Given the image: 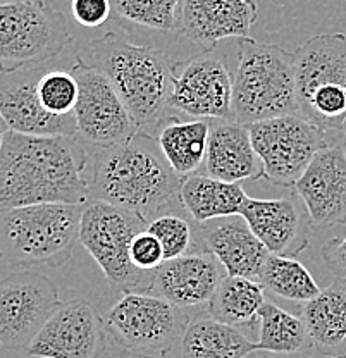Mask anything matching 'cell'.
I'll use <instances>...</instances> for the list:
<instances>
[{"label": "cell", "mask_w": 346, "mask_h": 358, "mask_svg": "<svg viewBox=\"0 0 346 358\" xmlns=\"http://www.w3.org/2000/svg\"><path fill=\"white\" fill-rule=\"evenodd\" d=\"M254 352L255 343L241 334L238 327L202 312L189 317L180 341L167 358H245Z\"/></svg>", "instance_id": "cell-22"}, {"label": "cell", "mask_w": 346, "mask_h": 358, "mask_svg": "<svg viewBox=\"0 0 346 358\" xmlns=\"http://www.w3.org/2000/svg\"><path fill=\"white\" fill-rule=\"evenodd\" d=\"M59 305L57 285L40 272L21 268L0 279V345L26 352Z\"/></svg>", "instance_id": "cell-11"}, {"label": "cell", "mask_w": 346, "mask_h": 358, "mask_svg": "<svg viewBox=\"0 0 346 358\" xmlns=\"http://www.w3.org/2000/svg\"><path fill=\"white\" fill-rule=\"evenodd\" d=\"M3 2H14V0H0V3H3Z\"/></svg>", "instance_id": "cell-40"}, {"label": "cell", "mask_w": 346, "mask_h": 358, "mask_svg": "<svg viewBox=\"0 0 346 358\" xmlns=\"http://www.w3.org/2000/svg\"><path fill=\"white\" fill-rule=\"evenodd\" d=\"M257 20L255 0H183L178 29L192 43L212 48L226 38H248Z\"/></svg>", "instance_id": "cell-19"}, {"label": "cell", "mask_w": 346, "mask_h": 358, "mask_svg": "<svg viewBox=\"0 0 346 358\" xmlns=\"http://www.w3.org/2000/svg\"><path fill=\"white\" fill-rule=\"evenodd\" d=\"M9 131V126L6 124L3 117L0 115V150H2V143H3V138H6V133Z\"/></svg>", "instance_id": "cell-36"}, {"label": "cell", "mask_w": 346, "mask_h": 358, "mask_svg": "<svg viewBox=\"0 0 346 358\" xmlns=\"http://www.w3.org/2000/svg\"><path fill=\"white\" fill-rule=\"evenodd\" d=\"M85 203H33L0 208V260L17 268L61 267L80 241Z\"/></svg>", "instance_id": "cell-4"}, {"label": "cell", "mask_w": 346, "mask_h": 358, "mask_svg": "<svg viewBox=\"0 0 346 358\" xmlns=\"http://www.w3.org/2000/svg\"><path fill=\"white\" fill-rule=\"evenodd\" d=\"M113 83L138 128L157 126L169 107L176 62L150 45H136L115 33L92 40L76 55Z\"/></svg>", "instance_id": "cell-3"}, {"label": "cell", "mask_w": 346, "mask_h": 358, "mask_svg": "<svg viewBox=\"0 0 346 358\" xmlns=\"http://www.w3.org/2000/svg\"><path fill=\"white\" fill-rule=\"evenodd\" d=\"M117 358H162V357L147 355V353H138V352H131V350H126V352L121 353Z\"/></svg>", "instance_id": "cell-35"}, {"label": "cell", "mask_w": 346, "mask_h": 358, "mask_svg": "<svg viewBox=\"0 0 346 358\" xmlns=\"http://www.w3.org/2000/svg\"><path fill=\"white\" fill-rule=\"evenodd\" d=\"M129 257H131L135 267L143 272H154L166 262L161 241L147 229L135 234L131 246H129Z\"/></svg>", "instance_id": "cell-32"}, {"label": "cell", "mask_w": 346, "mask_h": 358, "mask_svg": "<svg viewBox=\"0 0 346 358\" xmlns=\"http://www.w3.org/2000/svg\"><path fill=\"white\" fill-rule=\"evenodd\" d=\"M298 112L322 128L346 124V35L321 33L295 52Z\"/></svg>", "instance_id": "cell-6"}, {"label": "cell", "mask_w": 346, "mask_h": 358, "mask_svg": "<svg viewBox=\"0 0 346 358\" xmlns=\"http://www.w3.org/2000/svg\"><path fill=\"white\" fill-rule=\"evenodd\" d=\"M210 122L212 119L183 121L180 117H162L155 126V140L167 162L181 178L199 173L206 164Z\"/></svg>", "instance_id": "cell-24"}, {"label": "cell", "mask_w": 346, "mask_h": 358, "mask_svg": "<svg viewBox=\"0 0 346 358\" xmlns=\"http://www.w3.org/2000/svg\"><path fill=\"white\" fill-rule=\"evenodd\" d=\"M259 326L257 352L293 355L303 350L308 343L303 319L282 310L271 301H266L260 308Z\"/></svg>", "instance_id": "cell-28"}, {"label": "cell", "mask_w": 346, "mask_h": 358, "mask_svg": "<svg viewBox=\"0 0 346 358\" xmlns=\"http://www.w3.org/2000/svg\"><path fill=\"white\" fill-rule=\"evenodd\" d=\"M143 229L147 219L136 212L95 199L83 205L80 243L102 268L109 285L122 293L150 291L154 272L136 268L129 257L133 238Z\"/></svg>", "instance_id": "cell-7"}, {"label": "cell", "mask_w": 346, "mask_h": 358, "mask_svg": "<svg viewBox=\"0 0 346 358\" xmlns=\"http://www.w3.org/2000/svg\"><path fill=\"white\" fill-rule=\"evenodd\" d=\"M324 358H346V353H345V355H327Z\"/></svg>", "instance_id": "cell-39"}, {"label": "cell", "mask_w": 346, "mask_h": 358, "mask_svg": "<svg viewBox=\"0 0 346 358\" xmlns=\"http://www.w3.org/2000/svg\"><path fill=\"white\" fill-rule=\"evenodd\" d=\"M71 73L80 85L74 107L78 136L99 148L129 140L138 131L124 100L100 71L76 59Z\"/></svg>", "instance_id": "cell-13"}, {"label": "cell", "mask_w": 346, "mask_h": 358, "mask_svg": "<svg viewBox=\"0 0 346 358\" xmlns=\"http://www.w3.org/2000/svg\"><path fill=\"white\" fill-rule=\"evenodd\" d=\"M255 353H257V352L250 353V355H247L245 358H274V357H271L267 352H264V355H255Z\"/></svg>", "instance_id": "cell-37"}, {"label": "cell", "mask_w": 346, "mask_h": 358, "mask_svg": "<svg viewBox=\"0 0 346 358\" xmlns=\"http://www.w3.org/2000/svg\"><path fill=\"white\" fill-rule=\"evenodd\" d=\"M181 182L157 140L140 129L129 140L99 147L90 157V199L136 212L147 221L180 200Z\"/></svg>", "instance_id": "cell-2"}, {"label": "cell", "mask_w": 346, "mask_h": 358, "mask_svg": "<svg viewBox=\"0 0 346 358\" xmlns=\"http://www.w3.org/2000/svg\"><path fill=\"white\" fill-rule=\"evenodd\" d=\"M80 85L71 71H47L38 80V96L42 106L55 115L74 114Z\"/></svg>", "instance_id": "cell-31"}, {"label": "cell", "mask_w": 346, "mask_h": 358, "mask_svg": "<svg viewBox=\"0 0 346 358\" xmlns=\"http://www.w3.org/2000/svg\"><path fill=\"white\" fill-rule=\"evenodd\" d=\"M189 315L154 293L128 291L103 315L107 331L126 350L167 358Z\"/></svg>", "instance_id": "cell-9"}, {"label": "cell", "mask_w": 346, "mask_h": 358, "mask_svg": "<svg viewBox=\"0 0 346 358\" xmlns=\"http://www.w3.org/2000/svg\"><path fill=\"white\" fill-rule=\"evenodd\" d=\"M264 303L266 298L260 281L241 275H226L207 303V312L229 326H254L259 322Z\"/></svg>", "instance_id": "cell-26"}, {"label": "cell", "mask_w": 346, "mask_h": 358, "mask_svg": "<svg viewBox=\"0 0 346 358\" xmlns=\"http://www.w3.org/2000/svg\"><path fill=\"white\" fill-rule=\"evenodd\" d=\"M181 201H174L167 208L147 221V231L161 241L166 260L178 259L195 252H206L200 236V224L183 212Z\"/></svg>", "instance_id": "cell-27"}, {"label": "cell", "mask_w": 346, "mask_h": 358, "mask_svg": "<svg viewBox=\"0 0 346 358\" xmlns=\"http://www.w3.org/2000/svg\"><path fill=\"white\" fill-rule=\"evenodd\" d=\"M203 171L208 176L228 182L262 179L264 167L252 143L248 126L212 119Z\"/></svg>", "instance_id": "cell-21"}, {"label": "cell", "mask_w": 346, "mask_h": 358, "mask_svg": "<svg viewBox=\"0 0 346 358\" xmlns=\"http://www.w3.org/2000/svg\"><path fill=\"white\" fill-rule=\"evenodd\" d=\"M321 255L326 267L334 275L346 278V234L343 238H333L322 246Z\"/></svg>", "instance_id": "cell-34"}, {"label": "cell", "mask_w": 346, "mask_h": 358, "mask_svg": "<svg viewBox=\"0 0 346 358\" xmlns=\"http://www.w3.org/2000/svg\"><path fill=\"white\" fill-rule=\"evenodd\" d=\"M284 114H300L295 54L250 36L240 38L233 73V121L250 126Z\"/></svg>", "instance_id": "cell-5"}, {"label": "cell", "mask_w": 346, "mask_h": 358, "mask_svg": "<svg viewBox=\"0 0 346 358\" xmlns=\"http://www.w3.org/2000/svg\"><path fill=\"white\" fill-rule=\"evenodd\" d=\"M117 21L154 31L169 33L180 28L183 0H110Z\"/></svg>", "instance_id": "cell-30"}, {"label": "cell", "mask_w": 346, "mask_h": 358, "mask_svg": "<svg viewBox=\"0 0 346 358\" xmlns=\"http://www.w3.org/2000/svg\"><path fill=\"white\" fill-rule=\"evenodd\" d=\"M312 229L346 224V152L340 145L324 147L295 185Z\"/></svg>", "instance_id": "cell-16"}, {"label": "cell", "mask_w": 346, "mask_h": 358, "mask_svg": "<svg viewBox=\"0 0 346 358\" xmlns=\"http://www.w3.org/2000/svg\"><path fill=\"white\" fill-rule=\"evenodd\" d=\"M106 348L103 317L90 301L74 298L48 317L26 353L33 358H99Z\"/></svg>", "instance_id": "cell-14"}, {"label": "cell", "mask_w": 346, "mask_h": 358, "mask_svg": "<svg viewBox=\"0 0 346 358\" xmlns=\"http://www.w3.org/2000/svg\"><path fill=\"white\" fill-rule=\"evenodd\" d=\"M240 214L271 253L296 259L308 248L312 224L296 196L273 200L247 196Z\"/></svg>", "instance_id": "cell-17"}, {"label": "cell", "mask_w": 346, "mask_h": 358, "mask_svg": "<svg viewBox=\"0 0 346 358\" xmlns=\"http://www.w3.org/2000/svg\"><path fill=\"white\" fill-rule=\"evenodd\" d=\"M169 107L195 119L233 121V73L226 55L207 48L176 62Z\"/></svg>", "instance_id": "cell-12"}, {"label": "cell", "mask_w": 346, "mask_h": 358, "mask_svg": "<svg viewBox=\"0 0 346 358\" xmlns=\"http://www.w3.org/2000/svg\"><path fill=\"white\" fill-rule=\"evenodd\" d=\"M259 281L264 289H269L276 296L284 298L293 303L305 305L321 293L314 275L295 257L271 253Z\"/></svg>", "instance_id": "cell-29"}, {"label": "cell", "mask_w": 346, "mask_h": 358, "mask_svg": "<svg viewBox=\"0 0 346 358\" xmlns=\"http://www.w3.org/2000/svg\"><path fill=\"white\" fill-rule=\"evenodd\" d=\"M42 71L23 67L0 71V115L9 129L36 136H78L74 114L55 115L42 106L38 80Z\"/></svg>", "instance_id": "cell-15"}, {"label": "cell", "mask_w": 346, "mask_h": 358, "mask_svg": "<svg viewBox=\"0 0 346 358\" xmlns=\"http://www.w3.org/2000/svg\"><path fill=\"white\" fill-rule=\"evenodd\" d=\"M226 275L228 272L214 253H188L166 260L161 267L155 268L148 293L166 298L186 310L208 303Z\"/></svg>", "instance_id": "cell-18"}, {"label": "cell", "mask_w": 346, "mask_h": 358, "mask_svg": "<svg viewBox=\"0 0 346 358\" xmlns=\"http://www.w3.org/2000/svg\"><path fill=\"white\" fill-rule=\"evenodd\" d=\"M308 343L324 357L346 353V278L334 275L333 282L301 312Z\"/></svg>", "instance_id": "cell-23"}, {"label": "cell", "mask_w": 346, "mask_h": 358, "mask_svg": "<svg viewBox=\"0 0 346 358\" xmlns=\"http://www.w3.org/2000/svg\"><path fill=\"white\" fill-rule=\"evenodd\" d=\"M71 14L85 28H99L113 16L110 0H71Z\"/></svg>", "instance_id": "cell-33"}, {"label": "cell", "mask_w": 346, "mask_h": 358, "mask_svg": "<svg viewBox=\"0 0 346 358\" xmlns=\"http://www.w3.org/2000/svg\"><path fill=\"white\" fill-rule=\"evenodd\" d=\"M71 42L68 17L45 0L0 3V71L45 64Z\"/></svg>", "instance_id": "cell-8"}, {"label": "cell", "mask_w": 346, "mask_h": 358, "mask_svg": "<svg viewBox=\"0 0 346 358\" xmlns=\"http://www.w3.org/2000/svg\"><path fill=\"white\" fill-rule=\"evenodd\" d=\"M264 179L295 188L314 157L327 147L326 131L300 114H284L248 126Z\"/></svg>", "instance_id": "cell-10"}, {"label": "cell", "mask_w": 346, "mask_h": 358, "mask_svg": "<svg viewBox=\"0 0 346 358\" xmlns=\"http://www.w3.org/2000/svg\"><path fill=\"white\" fill-rule=\"evenodd\" d=\"M343 148H345V152H346V124H345V128H343Z\"/></svg>", "instance_id": "cell-38"}, {"label": "cell", "mask_w": 346, "mask_h": 358, "mask_svg": "<svg viewBox=\"0 0 346 358\" xmlns=\"http://www.w3.org/2000/svg\"><path fill=\"white\" fill-rule=\"evenodd\" d=\"M90 157L76 136H36L9 129L0 150V208L87 203Z\"/></svg>", "instance_id": "cell-1"}, {"label": "cell", "mask_w": 346, "mask_h": 358, "mask_svg": "<svg viewBox=\"0 0 346 358\" xmlns=\"http://www.w3.org/2000/svg\"><path fill=\"white\" fill-rule=\"evenodd\" d=\"M200 236L203 250L217 257L228 275L259 281L271 252L257 238L243 215H228L200 224Z\"/></svg>", "instance_id": "cell-20"}, {"label": "cell", "mask_w": 346, "mask_h": 358, "mask_svg": "<svg viewBox=\"0 0 346 358\" xmlns=\"http://www.w3.org/2000/svg\"><path fill=\"white\" fill-rule=\"evenodd\" d=\"M247 196L241 182H228L200 173L183 178L180 188L181 205L199 224L240 214Z\"/></svg>", "instance_id": "cell-25"}]
</instances>
